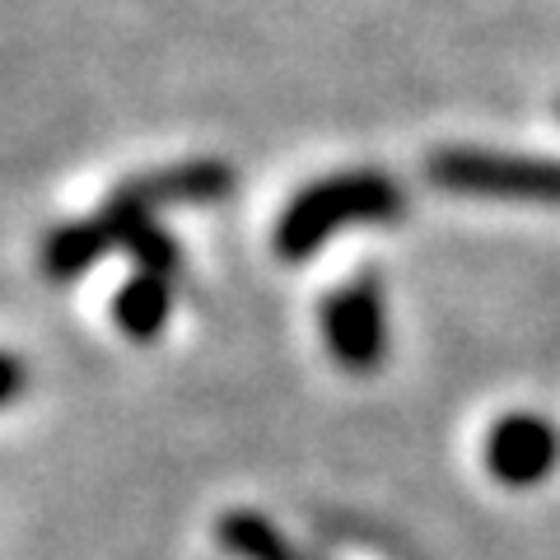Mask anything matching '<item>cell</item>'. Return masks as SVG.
Returning a JSON list of instances; mask_svg holds the SVG:
<instances>
[{
  "instance_id": "6da1fadb",
  "label": "cell",
  "mask_w": 560,
  "mask_h": 560,
  "mask_svg": "<svg viewBox=\"0 0 560 560\" xmlns=\"http://www.w3.org/2000/svg\"><path fill=\"white\" fill-rule=\"evenodd\" d=\"M407 210L401 187L378 168H350L331 173V178L313 183L300 191L285 215L276 224V253L285 261H300L308 253H318L331 234L350 230V224H388Z\"/></svg>"
},
{
  "instance_id": "7a4b0ae2",
  "label": "cell",
  "mask_w": 560,
  "mask_h": 560,
  "mask_svg": "<svg viewBox=\"0 0 560 560\" xmlns=\"http://www.w3.org/2000/svg\"><path fill=\"white\" fill-rule=\"evenodd\" d=\"M425 173L434 187L453 191V197L560 206L556 160H518V154H495V150H434L425 160Z\"/></svg>"
},
{
  "instance_id": "3957f363",
  "label": "cell",
  "mask_w": 560,
  "mask_h": 560,
  "mask_svg": "<svg viewBox=\"0 0 560 560\" xmlns=\"http://www.w3.org/2000/svg\"><path fill=\"white\" fill-rule=\"evenodd\" d=\"M323 341L327 355L350 374H370L388 355V313H383L378 280L360 276L327 294L323 304Z\"/></svg>"
},
{
  "instance_id": "277c9868",
  "label": "cell",
  "mask_w": 560,
  "mask_h": 560,
  "mask_svg": "<svg viewBox=\"0 0 560 560\" xmlns=\"http://www.w3.org/2000/svg\"><path fill=\"white\" fill-rule=\"evenodd\" d=\"M560 458V434L541 416H504L486 440V467L504 486H537Z\"/></svg>"
},
{
  "instance_id": "5b68a950",
  "label": "cell",
  "mask_w": 560,
  "mask_h": 560,
  "mask_svg": "<svg viewBox=\"0 0 560 560\" xmlns=\"http://www.w3.org/2000/svg\"><path fill=\"white\" fill-rule=\"evenodd\" d=\"M234 187V168L220 164V160H191V164H173L160 168L150 178H136L127 191L154 215L160 206H206V201H220L230 197Z\"/></svg>"
},
{
  "instance_id": "8992f818",
  "label": "cell",
  "mask_w": 560,
  "mask_h": 560,
  "mask_svg": "<svg viewBox=\"0 0 560 560\" xmlns=\"http://www.w3.org/2000/svg\"><path fill=\"white\" fill-rule=\"evenodd\" d=\"M108 248H113V238H108V230H103L98 215H94V220L57 224V230L43 238V271H47V280L66 285V280L90 276Z\"/></svg>"
},
{
  "instance_id": "52a82bcc",
  "label": "cell",
  "mask_w": 560,
  "mask_h": 560,
  "mask_svg": "<svg viewBox=\"0 0 560 560\" xmlns=\"http://www.w3.org/2000/svg\"><path fill=\"white\" fill-rule=\"evenodd\" d=\"M168 313H173V290H168L164 276L140 271L117 290V300H113V318L131 341H154L164 331Z\"/></svg>"
},
{
  "instance_id": "ba28073f",
  "label": "cell",
  "mask_w": 560,
  "mask_h": 560,
  "mask_svg": "<svg viewBox=\"0 0 560 560\" xmlns=\"http://www.w3.org/2000/svg\"><path fill=\"white\" fill-rule=\"evenodd\" d=\"M220 541L234 556H243V560H304L285 537L271 528L267 518H257V514H230V518H220Z\"/></svg>"
},
{
  "instance_id": "9c48e42d",
  "label": "cell",
  "mask_w": 560,
  "mask_h": 560,
  "mask_svg": "<svg viewBox=\"0 0 560 560\" xmlns=\"http://www.w3.org/2000/svg\"><path fill=\"white\" fill-rule=\"evenodd\" d=\"M121 248L140 261V271H145V276H164L168 280L173 271H178V243H173L154 220H140Z\"/></svg>"
},
{
  "instance_id": "30bf717a",
  "label": "cell",
  "mask_w": 560,
  "mask_h": 560,
  "mask_svg": "<svg viewBox=\"0 0 560 560\" xmlns=\"http://www.w3.org/2000/svg\"><path fill=\"white\" fill-rule=\"evenodd\" d=\"M24 383H28L24 360H14L10 350H0V407H10V401L24 393Z\"/></svg>"
}]
</instances>
